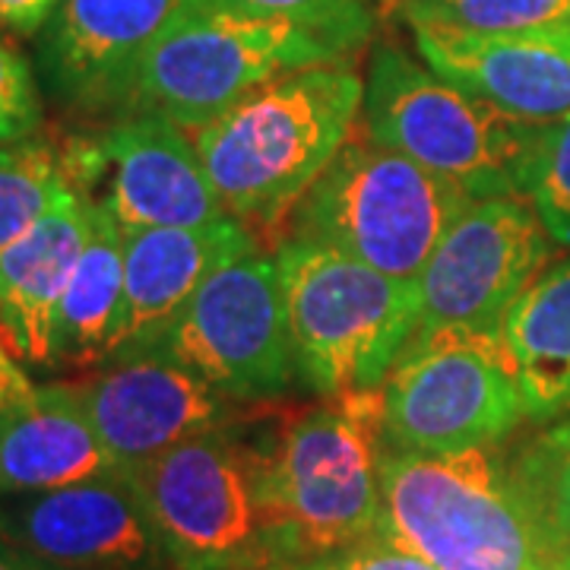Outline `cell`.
<instances>
[{
    "label": "cell",
    "instance_id": "1",
    "mask_svg": "<svg viewBox=\"0 0 570 570\" xmlns=\"http://www.w3.org/2000/svg\"><path fill=\"white\" fill-rule=\"evenodd\" d=\"M377 535L438 570H570V542L494 448H384Z\"/></svg>",
    "mask_w": 570,
    "mask_h": 570
},
{
    "label": "cell",
    "instance_id": "2",
    "mask_svg": "<svg viewBox=\"0 0 570 570\" xmlns=\"http://www.w3.org/2000/svg\"><path fill=\"white\" fill-rule=\"evenodd\" d=\"M365 105L348 63L292 70L190 134L225 213L279 228L336 159Z\"/></svg>",
    "mask_w": 570,
    "mask_h": 570
},
{
    "label": "cell",
    "instance_id": "3",
    "mask_svg": "<svg viewBox=\"0 0 570 570\" xmlns=\"http://www.w3.org/2000/svg\"><path fill=\"white\" fill-rule=\"evenodd\" d=\"M124 469L175 570H285L298 561L269 448L247 444L232 425Z\"/></svg>",
    "mask_w": 570,
    "mask_h": 570
},
{
    "label": "cell",
    "instance_id": "4",
    "mask_svg": "<svg viewBox=\"0 0 570 570\" xmlns=\"http://www.w3.org/2000/svg\"><path fill=\"white\" fill-rule=\"evenodd\" d=\"M302 384L324 400L381 390L419 333V279L288 238L276 250Z\"/></svg>",
    "mask_w": 570,
    "mask_h": 570
},
{
    "label": "cell",
    "instance_id": "5",
    "mask_svg": "<svg viewBox=\"0 0 570 570\" xmlns=\"http://www.w3.org/2000/svg\"><path fill=\"white\" fill-rule=\"evenodd\" d=\"M362 111L371 140L456 184L472 200L527 194L542 124L510 118L409 58L400 45L374 51Z\"/></svg>",
    "mask_w": 570,
    "mask_h": 570
},
{
    "label": "cell",
    "instance_id": "6",
    "mask_svg": "<svg viewBox=\"0 0 570 570\" xmlns=\"http://www.w3.org/2000/svg\"><path fill=\"white\" fill-rule=\"evenodd\" d=\"M466 190L352 130L288 216V238L330 247L396 279H419Z\"/></svg>",
    "mask_w": 570,
    "mask_h": 570
},
{
    "label": "cell",
    "instance_id": "7",
    "mask_svg": "<svg viewBox=\"0 0 570 570\" xmlns=\"http://www.w3.org/2000/svg\"><path fill=\"white\" fill-rule=\"evenodd\" d=\"M321 63L348 61L295 22L181 0L142 55L124 118L163 115L197 134L269 80Z\"/></svg>",
    "mask_w": 570,
    "mask_h": 570
},
{
    "label": "cell",
    "instance_id": "8",
    "mask_svg": "<svg viewBox=\"0 0 570 570\" xmlns=\"http://www.w3.org/2000/svg\"><path fill=\"white\" fill-rule=\"evenodd\" d=\"M384 387L307 409L269 448L276 498L302 561L381 532Z\"/></svg>",
    "mask_w": 570,
    "mask_h": 570
},
{
    "label": "cell",
    "instance_id": "9",
    "mask_svg": "<svg viewBox=\"0 0 570 570\" xmlns=\"http://www.w3.org/2000/svg\"><path fill=\"white\" fill-rule=\"evenodd\" d=\"M523 412L498 330H438L406 346L384 384V441L409 453L494 448Z\"/></svg>",
    "mask_w": 570,
    "mask_h": 570
},
{
    "label": "cell",
    "instance_id": "10",
    "mask_svg": "<svg viewBox=\"0 0 570 570\" xmlns=\"http://www.w3.org/2000/svg\"><path fill=\"white\" fill-rule=\"evenodd\" d=\"M146 352L194 371L235 403L283 396L298 371L276 257L250 250L216 269Z\"/></svg>",
    "mask_w": 570,
    "mask_h": 570
},
{
    "label": "cell",
    "instance_id": "11",
    "mask_svg": "<svg viewBox=\"0 0 570 570\" xmlns=\"http://www.w3.org/2000/svg\"><path fill=\"white\" fill-rule=\"evenodd\" d=\"M551 242L523 197L472 200L419 276V333L498 330L517 295L542 273Z\"/></svg>",
    "mask_w": 570,
    "mask_h": 570
},
{
    "label": "cell",
    "instance_id": "12",
    "mask_svg": "<svg viewBox=\"0 0 570 570\" xmlns=\"http://www.w3.org/2000/svg\"><path fill=\"white\" fill-rule=\"evenodd\" d=\"M0 539L61 570H175L127 469L0 498Z\"/></svg>",
    "mask_w": 570,
    "mask_h": 570
},
{
    "label": "cell",
    "instance_id": "13",
    "mask_svg": "<svg viewBox=\"0 0 570 570\" xmlns=\"http://www.w3.org/2000/svg\"><path fill=\"white\" fill-rule=\"evenodd\" d=\"M70 390L121 466L146 463L235 419V400L159 352L115 358L86 381H70Z\"/></svg>",
    "mask_w": 570,
    "mask_h": 570
},
{
    "label": "cell",
    "instance_id": "14",
    "mask_svg": "<svg viewBox=\"0 0 570 570\" xmlns=\"http://www.w3.org/2000/svg\"><path fill=\"white\" fill-rule=\"evenodd\" d=\"M181 0H63L41 39L51 92L82 115L124 118L142 55Z\"/></svg>",
    "mask_w": 570,
    "mask_h": 570
},
{
    "label": "cell",
    "instance_id": "15",
    "mask_svg": "<svg viewBox=\"0 0 570 570\" xmlns=\"http://www.w3.org/2000/svg\"><path fill=\"white\" fill-rule=\"evenodd\" d=\"M96 146L105 168H111L105 204L124 232L206 225L228 216L194 137L163 115L118 118Z\"/></svg>",
    "mask_w": 570,
    "mask_h": 570
},
{
    "label": "cell",
    "instance_id": "16",
    "mask_svg": "<svg viewBox=\"0 0 570 570\" xmlns=\"http://www.w3.org/2000/svg\"><path fill=\"white\" fill-rule=\"evenodd\" d=\"M250 250H257V235L235 216L124 232V302L115 358L146 352L216 269Z\"/></svg>",
    "mask_w": 570,
    "mask_h": 570
},
{
    "label": "cell",
    "instance_id": "17",
    "mask_svg": "<svg viewBox=\"0 0 570 570\" xmlns=\"http://www.w3.org/2000/svg\"><path fill=\"white\" fill-rule=\"evenodd\" d=\"M422 61L453 86L510 118L551 124L570 115V41L527 36H472L419 26Z\"/></svg>",
    "mask_w": 570,
    "mask_h": 570
},
{
    "label": "cell",
    "instance_id": "18",
    "mask_svg": "<svg viewBox=\"0 0 570 570\" xmlns=\"http://www.w3.org/2000/svg\"><path fill=\"white\" fill-rule=\"evenodd\" d=\"M92 197L70 184L36 228L0 254V317L22 367H55V314L89 238Z\"/></svg>",
    "mask_w": 570,
    "mask_h": 570
},
{
    "label": "cell",
    "instance_id": "19",
    "mask_svg": "<svg viewBox=\"0 0 570 570\" xmlns=\"http://www.w3.org/2000/svg\"><path fill=\"white\" fill-rule=\"evenodd\" d=\"M121 469L70 384L32 387L0 406V498L39 494Z\"/></svg>",
    "mask_w": 570,
    "mask_h": 570
},
{
    "label": "cell",
    "instance_id": "20",
    "mask_svg": "<svg viewBox=\"0 0 570 570\" xmlns=\"http://www.w3.org/2000/svg\"><path fill=\"white\" fill-rule=\"evenodd\" d=\"M508 352L523 412L549 422L570 409V257L542 269L498 326Z\"/></svg>",
    "mask_w": 570,
    "mask_h": 570
},
{
    "label": "cell",
    "instance_id": "21",
    "mask_svg": "<svg viewBox=\"0 0 570 570\" xmlns=\"http://www.w3.org/2000/svg\"><path fill=\"white\" fill-rule=\"evenodd\" d=\"M124 302V228L92 200L89 238L55 314V367H102L115 358Z\"/></svg>",
    "mask_w": 570,
    "mask_h": 570
},
{
    "label": "cell",
    "instance_id": "22",
    "mask_svg": "<svg viewBox=\"0 0 570 570\" xmlns=\"http://www.w3.org/2000/svg\"><path fill=\"white\" fill-rule=\"evenodd\" d=\"M412 29L570 41V0H406Z\"/></svg>",
    "mask_w": 570,
    "mask_h": 570
},
{
    "label": "cell",
    "instance_id": "23",
    "mask_svg": "<svg viewBox=\"0 0 570 570\" xmlns=\"http://www.w3.org/2000/svg\"><path fill=\"white\" fill-rule=\"evenodd\" d=\"M70 187L63 153L48 140L0 142V254L20 242Z\"/></svg>",
    "mask_w": 570,
    "mask_h": 570
},
{
    "label": "cell",
    "instance_id": "24",
    "mask_svg": "<svg viewBox=\"0 0 570 570\" xmlns=\"http://www.w3.org/2000/svg\"><path fill=\"white\" fill-rule=\"evenodd\" d=\"M213 10L242 17L285 20L324 39L340 58L352 61L374 32V17L365 0H190Z\"/></svg>",
    "mask_w": 570,
    "mask_h": 570
},
{
    "label": "cell",
    "instance_id": "25",
    "mask_svg": "<svg viewBox=\"0 0 570 570\" xmlns=\"http://www.w3.org/2000/svg\"><path fill=\"white\" fill-rule=\"evenodd\" d=\"M527 200L554 245L570 247V115L542 124L527 168Z\"/></svg>",
    "mask_w": 570,
    "mask_h": 570
},
{
    "label": "cell",
    "instance_id": "26",
    "mask_svg": "<svg viewBox=\"0 0 570 570\" xmlns=\"http://www.w3.org/2000/svg\"><path fill=\"white\" fill-rule=\"evenodd\" d=\"M535 508L570 542V422L549 428L510 463Z\"/></svg>",
    "mask_w": 570,
    "mask_h": 570
},
{
    "label": "cell",
    "instance_id": "27",
    "mask_svg": "<svg viewBox=\"0 0 570 570\" xmlns=\"http://www.w3.org/2000/svg\"><path fill=\"white\" fill-rule=\"evenodd\" d=\"M39 124L41 102L32 73L20 55L0 41V142L26 140Z\"/></svg>",
    "mask_w": 570,
    "mask_h": 570
},
{
    "label": "cell",
    "instance_id": "28",
    "mask_svg": "<svg viewBox=\"0 0 570 570\" xmlns=\"http://www.w3.org/2000/svg\"><path fill=\"white\" fill-rule=\"evenodd\" d=\"M285 570H438L412 551L393 546L384 535H371L348 549L330 551L324 558H311Z\"/></svg>",
    "mask_w": 570,
    "mask_h": 570
},
{
    "label": "cell",
    "instance_id": "29",
    "mask_svg": "<svg viewBox=\"0 0 570 570\" xmlns=\"http://www.w3.org/2000/svg\"><path fill=\"white\" fill-rule=\"evenodd\" d=\"M63 0H0V26L17 36H36Z\"/></svg>",
    "mask_w": 570,
    "mask_h": 570
},
{
    "label": "cell",
    "instance_id": "30",
    "mask_svg": "<svg viewBox=\"0 0 570 570\" xmlns=\"http://www.w3.org/2000/svg\"><path fill=\"white\" fill-rule=\"evenodd\" d=\"M32 390V381L26 377L20 362H0V406L17 400L22 393Z\"/></svg>",
    "mask_w": 570,
    "mask_h": 570
},
{
    "label": "cell",
    "instance_id": "31",
    "mask_svg": "<svg viewBox=\"0 0 570 570\" xmlns=\"http://www.w3.org/2000/svg\"><path fill=\"white\" fill-rule=\"evenodd\" d=\"M0 570H61V568H55V564H48V561L36 558V554L22 551L20 546H13V542L0 539Z\"/></svg>",
    "mask_w": 570,
    "mask_h": 570
},
{
    "label": "cell",
    "instance_id": "32",
    "mask_svg": "<svg viewBox=\"0 0 570 570\" xmlns=\"http://www.w3.org/2000/svg\"><path fill=\"white\" fill-rule=\"evenodd\" d=\"M0 362H17V355H13V348H10V336H7L3 317H0Z\"/></svg>",
    "mask_w": 570,
    "mask_h": 570
},
{
    "label": "cell",
    "instance_id": "33",
    "mask_svg": "<svg viewBox=\"0 0 570 570\" xmlns=\"http://www.w3.org/2000/svg\"><path fill=\"white\" fill-rule=\"evenodd\" d=\"M384 3H406V0H384Z\"/></svg>",
    "mask_w": 570,
    "mask_h": 570
}]
</instances>
